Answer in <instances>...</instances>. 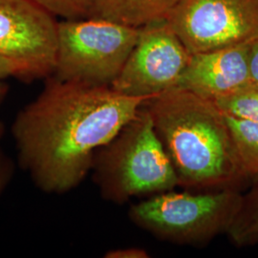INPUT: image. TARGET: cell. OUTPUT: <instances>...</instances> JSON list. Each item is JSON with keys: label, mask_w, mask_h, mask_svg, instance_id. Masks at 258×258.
I'll list each match as a JSON object with an SVG mask.
<instances>
[{"label": "cell", "mask_w": 258, "mask_h": 258, "mask_svg": "<svg viewBox=\"0 0 258 258\" xmlns=\"http://www.w3.org/2000/svg\"><path fill=\"white\" fill-rule=\"evenodd\" d=\"M149 99L50 76L41 92L12 123L19 167L44 194L73 190L91 171L97 150Z\"/></svg>", "instance_id": "cell-1"}, {"label": "cell", "mask_w": 258, "mask_h": 258, "mask_svg": "<svg viewBox=\"0 0 258 258\" xmlns=\"http://www.w3.org/2000/svg\"><path fill=\"white\" fill-rule=\"evenodd\" d=\"M179 186L241 190L249 184L226 115L217 104L179 87L144 103Z\"/></svg>", "instance_id": "cell-2"}, {"label": "cell", "mask_w": 258, "mask_h": 258, "mask_svg": "<svg viewBox=\"0 0 258 258\" xmlns=\"http://www.w3.org/2000/svg\"><path fill=\"white\" fill-rule=\"evenodd\" d=\"M91 171L102 198L112 203L123 204L136 196L179 186L175 170L144 104L108 144L97 150Z\"/></svg>", "instance_id": "cell-3"}, {"label": "cell", "mask_w": 258, "mask_h": 258, "mask_svg": "<svg viewBox=\"0 0 258 258\" xmlns=\"http://www.w3.org/2000/svg\"><path fill=\"white\" fill-rule=\"evenodd\" d=\"M236 189L157 194L133 205L129 219L160 240L201 246L227 233L242 203Z\"/></svg>", "instance_id": "cell-4"}, {"label": "cell", "mask_w": 258, "mask_h": 258, "mask_svg": "<svg viewBox=\"0 0 258 258\" xmlns=\"http://www.w3.org/2000/svg\"><path fill=\"white\" fill-rule=\"evenodd\" d=\"M140 28L106 19H62L57 23L53 77L61 82L111 86L137 43Z\"/></svg>", "instance_id": "cell-5"}, {"label": "cell", "mask_w": 258, "mask_h": 258, "mask_svg": "<svg viewBox=\"0 0 258 258\" xmlns=\"http://www.w3.org/2000/svg\"><path fill=\"white\" fill-rule=\"evenodd\" d=\"M167 21L190 54L258 37V0H181Z\"/></svg>", "instance_id": "cell-6"}, {"label": "cell", "mask_w": 258, "mask_h": 258, "mask_svg": "<svg viewBox=\"0 0 258 258\" xmlns=\"http://www.w3.org/2000/svg\"><path fill=\"white\" fill-rule=\"evenodd\" d=\"M190 53L167 19L140 28L136 45L111 87L130 97L153 98L178 86Z\"/></svg>", "instance_id": "cell-7"}, {"label": "cell", "mask_w": 258, "mask_h": 258, "mask_svg": "<svg viewBox=\"0 0 258 258\" xmlns=\"http://www.w3.org/2000/svg\"><path fill=\"white\" fill-rule=\"evenodd\" d=\"M57 23L32 0H0V55L24 70L28 83L53 75Z\"/></svg>", "instance_id": "cell-8"}, {"label": "cell", "mask_w": 258, "mask_h": 258, "mask_svg": "<svg viewBox=\"0 0 258 258\" xmlns=\"http://www.w3.org/2000/svg\"><path fill=\"white\" fill-rule=\"evenodd\" d=\"M249 44L190 54L177 87L212 102L236 92L251 83Z\"/></svg>", "instance_id": "cell-9"}, {"label": "cell", "mask_w": 258, "mask_h": 258, "mask_svg": "<svg viewBox=\"0 0 258 258\" xmlns=\"http://www.w3.org/2000/svg\"><path fill=\"white\" fill-rule=\"evenodd\" d=\"M181 0H90L88 18L141 28L166 19Z\"/></svg>", "instance_id": "cell-10"}, {"label": "cell", "mask_w": 258, "mask_h": 258, "mask_svg": "<svg viewBox=\"0 0 258 258\" xmlns=\"http://www.w3.org/2000/svg\"><path fill=\"white\" fill-rule=\"evenodd\" d=\"M249 184L248 192L243 194L237 215L227 232L237 247L258 245V179Z\"/></svg>", "instance_id": "cell-11"}, {"label": "cell", "mask_w": 258, "mask_h": 258, "mask_svg": "<svg viewBox=\"0 0 258 258\" xmlns=\"http://www.w3.org/2000/svg\"><path fill=\"white\" fill-rule=\"evenodd\" d=\"M226 118L250 184L258 179V122L229 115H226Z\"/></svg>", "instance_id": "cell-12"}, {"label": "cell", "mask_w": 258, "mask_h": 258, "mask_svg": "<svg viewBox=\"0 0 258 258\" xmlns=\"http://www.w3.org/2000/svg\"><path fill=\"white\" fill-rule=\"evenodd\" d=\"M214 102L226 115L258 122L257 83H249Z\"/></svg>", "instance_id": "cell-13"}, {"label": "cell", "mask_w": 258, "mask_h": 258, "mask_svg": "<svg viewBox=\"0 0 258 258\" xmlns=\"http://www.w3.org/2000/svg\"><path fill=\"white\" fill-rule=\"evenodd\" d=\"M48 13L62 19L88 18L90 0H32Z\"/></svg>", "instance_id": "cell-14"}, {"label": "cell", "mask_w": 258, "mask_h": 258, "mask_svg": "<svg viewBox=\"0 0 258 258\" xmlns=\"http://www.w3.org/2000/svg\"><path fill=\"white\" fill-rule=\"evenodd\" d=\"M16 174V163L0 148V199L7 190Z\"/></svg>", "instance_id": "cell-15"}, {"label": "cell", "mask_w": 258, "mask_h": 258, "mask_svg": "<svg viewBox=\"0 0 258 258\" xmlns=\"http://www.w3.org/2000/svg\"><path fill=\"white\" fill-rule=\"evenodd\" d=\"M8 78H15L21 82L27 83L24 70L14 60L0 55V81Z\"/></svg>", "instance_id": "cell-16"}, {"label": "cell", "mask_w": 258, "mask_h": 258, "mask_svg": "<svg viewBox=\"0 0 258 258\" xmlns=\"http://www.w3.org/2000/svg\"><path fill=\"white\" fill-rule=\"evenodd\" d=\"M105 258H148L150 257L148 250L137 247H129L108 250L104 254Z\"/></svg>", "instance_id": "cell-17"}, {"label": "cell", "mask_w": 258, "mask_h": 258, "mask_svg": "<svg viewBox=\"0 0 258 258\" xmlns=\"http://www.w3.org/2000/svg\"><path fill=\"white\" fill-rule=\"evenodd\" d=\"M248 58L250 82L258 84V37L249 42Z\"/></svg>", "instance_id": "cell-18"}, {"label": "cell", "mask_w": 258, "mask_h": 258, "mask_svg": "<svg viewBox=\"0 0 258 258\" xmlns=\"http://www.w3.org/2000/svg\"><path fill=\"white\" fill-rule=\"evenodd\" d=\"M9 85L4 82L0 81V106L2 103L6 100L8 94H9Z\"/></svg>", "instance_id": "cell-19"}, {"label": "cell", "mask_w": 258, "mask_h": 258, "mask_svg": "<svg viewBox=\"0 0 258 258\" xmlns=\"http://www.w3.org/2000/svg\"><path fill=\"white\" fill-rule=\"evenodd\" d=\"M6 132V128H5V124L2 120H0V140L4 137Z\"/></svg>", "instance_id": "cell-20"}]
</instances>
